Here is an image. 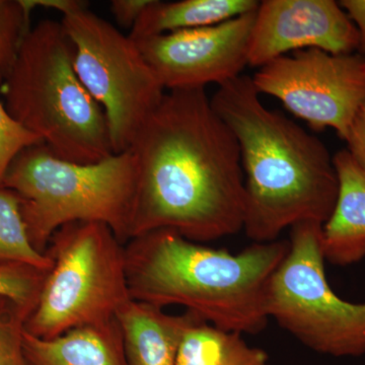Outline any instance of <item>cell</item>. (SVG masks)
Here are the masks:
<instances>
[{
  "label": "cell",
  "instance_id": "6da1fadb",
  "mask_svg": "<svg viewBox=\"0 0 365 365\" xmlns=\"http://www.w3.org/2000/svg\"><path fill=\"white\" fill-rule=\"evenodd\" d=\"M130 150L137 165L131 239L170 230L202 244L242 230L239 144L205 88L167 91Z\"/></svg>",
  "mask_w": 365,
  "mask_h": 365
},
{
  "label": "cell",
  "instance_id": "7a4b0ae2",
  "mask_svg": "<svg viewBox=\"0 0 365 365\" xmlns=\"http://www.w3.org/2000/svg\"><path fill=\"white\" fill-rule=\"evenodd\" d=\"M210 100L239 144L246 174L242 230L248 237L270 242L299 223L325 225L339 192L325 144L266 107L250 76L220 86Z\"/></svg>",
  "mask_w": 365,
  "mask_h": 365
},
{
  "label": "cell",
  "instance_id": "3957f363",
  "mask_svg": "<svg viewBox=\"0 0 365 365\" xmlns=\"http://www.w3.org/2000/svg\"><path fill=\"white\" fill-rule=\"evenodd\" d=\"M289 241L254 242L237 254L158 230L125 244L131 299L180 306L211 325L240 334L267 326L269 281Z\"/></svg>",
  "mask_w": 365,
  "mask_h": 365
},
{
  "label": "cell",
  "instance_id": "277c9868",
  "mask_svg": "<svg viewBox=\"0 0 365 365\" xmlns=\"http://www.w3.org/2000/svg\"><path fill=\"white\" fill-rule=\"evenodd\" d=\"M73 43L61 21L29 29L1 90L14 120L53 155L95 163L115 155L104 110L74 68Z\"/></svg>",
  "mask_w": 365,
  "mask_h": 365
},
{
  "label": "cell",
  "instance_id": "5b68a950",
  "mask_svg": "<svg viewBox=\"0 0 365 365\" xmlns=\"http://www.w3.org/2000/svg\"><path fill=\"white\" fill-rule=\"evenodd\" d=\"M0 187L18 196L29 237L40 253L46 254L59 228L73 222L103 223L124 245L130 241L137 187L131 150L78 163L36 144L14 158Z\"/></svg>",
  "mask_w": 365,
  "mask_h": 365
},
{
  "label": "cell",
  "instance_id": "8992f818",
  "mask_svg": "<svg viewBox=\"0 0 365 365\" xmlns=\"http://www.w3.org/2000/svg\"><path fill=\"white\" fill-rule=\"evenodd\" d=\"M46 254L53 265L25 326L36 337L52 339L81 327L108 323L132 299L125 245L107 225H64Z\"/></svg>",
  "mask_w": 365,
  "mask_h": 365
},
{
  "label": "cell",
  "instance_id": "52a82bcc",
  "mask_svg": "<svg viewBox=\"0 0 365 365\" xmlns=\"http://www.w3.org/2000/svg\"><path fill=\"white\" fill-rule=\"evenodd\" d=\"M289 250L269 281L267 314L309 349L335 357L365 354V302L335 294L326 277L323 225L290 228Z\"/></svg>",
  "mask_w": 365,
  "mask_h": 365
},
{
  "label": "cell",
  "instance_id": "ba28073f",
  "mask_svg": "<svg viewBox=\"0 0 365 365\" xmlns=\"http://www.w3.org/2000/svg\"><path fill=\"white\" fill-rule=\"evenodd\" d=\"M61 23L76 49V73L107 116L114 153L130 150L165 88L135 41L88 4L63 14Z\"/></svg>",
  "mask_w": 365,
  "mask_h": 365
},
{
  "label": "cell",
  "instance_id": "9c48e42d",
  "mask_svg": "<svg viewBox=\"0 0 365 365\" xmlns=\"http://www.w3.org/2000/svg\"><path fill=\"white\" fill-rule=\"evenodd\" d=\"M252 81L314 130L332 128L345 139L365 104V55L299 50L261 66Z\"/></svg>",
  "mask_w": 365,
  "mask_h": 365
},
{
  "label": "cell",
  "instance_id": "30bf717a",
  "mask_svg": "<svg viewBox=\"0 0 365 365\" xmlns=\"http://www.w3.org/2000/svg\"><path fill=\"white\" fill-rule=\"evenodd\" d=\"M256 11L215 26L134 41L165 91L220 86L242 76L249 64Z\"/></svg>",
  "mask_w": 365,
  "mask_h": 365
},
{
  "label": "cell",
  "instance_id": "8fae6325",
  "mask_svg": "<svg viewBox=\"0 0 365 365\" xmlns=\"http://www.w3.org/2000/svg\"><path fill=\"white\" fill-rule=\"evenodd\" d=\"M324 50L351 54L359 50L356 26L334 0H264L252 30L249 64L261 67L290 51Z\"/></svg>",
  "mask_w": 365,
  "mask_h": 365
},
{
  "label": "cell",
  "instance_id": "7c38bea8",
  "mask_svg": "<svg viewBox=\"0 0 365 365\" xmlns=\"http://www.w3.org/2000/svg\"><path fill=\"white\" fill-rule=\"evenodd\" d=\"M333 160L339 192L323 225L322 244L326 261L348 266L365 258V173L347 150L338 151Z\"/></svg>",
  "mask_w": 365,
  "mask_h": 365
},
{
  "label": "cell",
  "instance_id": "4fadbf2b",
  "mask_svg": "<svg viewBox=\"0 0 365 365\" xmlns=\"http://www.w3.org/2000/svg\"><path fill=\"white\" fill-rule=\"evenodd\" d=\"M196 314H170L131 299L117 314L129 365H176L182 335Z\"/></svg>",
  "mask_w": 365,
  "mask_h": 365
},
{
  "label": "cell",
  "instance_id": "5bb4252c",
  "mask_svg": "<svg viewBox=\"0 0 365 365\" xmlns=\"http://www.w3.org/2000/svg\"><path fill=\"white\" fill-rule=\"evenodd\" d=\"M28 365H129L117 319L81 327L52 339L24 333Z\"/></svg>",
  "mask_w": 365,
  "mask_h": 365
},
{
  "label": "cell",
  "instance_id": "9a60e30c",
  "mask_svg": "<svg viewBox=\"0 0 365 365\" xmlns=\"http://www.w3.org/2000/svg\"><path fill=\"white\" fill-rule=\"evenodd\" d=\"M259 4L257 0H151L129 36L131 39L140 40L162 34L215 26L256 11Z\"/></svg>",
  "mask_w": 365,
  "mask_h": 365
},
{
  "label": "cell",
  "instance_id": "2e32d148",
  "mask_svg": "<svg viewBox=\"0 0 365 365\" xmlns=\"http://www.w3.org/2000/svg\"><path fill=\"white\" fill-rule=\"evenodd\" d=\"M242 335L197 317L182 335L176 365H270L267 353Z\"/></svg>",
  "mask_w": 365,
  "mask_h": 365
},
{
  "label": "cell",
  "instance_id": "e0dca14e",
  "mask_svg": "<svg viewBox=\"0 0 365 365\" xmlns=\"http://www.w3.org/2000/svg\"><path fill=\"white\" fill-rule=\"evenodd\" d=\"M23 264L50 270L52 259L35 249L28 230L18 196L0 187V264Z\"/></svg>",
  "mask_w": 365,
  "mask_h": 365
},
{
  "label": "cell",
  "instance_id": "ac0fdd59",
  "mask_svg": "<svg viewBox=\"0 0 365 365\" xmlns=\"http://www.w3.org/2000/svg\"><path fill=\"white\" fill-rule=\"evenodd\" d=\"M48 272L23 264H0V299L9 300L30 316Z\"/></svg>",
  "mask_w": 365,
  "mask_h": 365
},
{
  "label": "cell",
  "instance_id": "d6986e66",
  "mask_svg": "<svg viewBox=\"0 0 365 365\" xmlns=\"http://www.w3.org/2000/svg\"><path fill=\"white\" fill-rule=\"evenodd\" d=\"M29 16L23 0H0V88L29 31Z\"/></svg>",
  "mask_w": 365,
  "mask_h": 365
},
{
  "label": "cell",
  "instance_id": "ffe728a7",
  "mask_svg": "<svg viewBox=\"0 0 365 365\" xmlns=\"http://www.w3.org/2000/svg\"><path fill=\"white\" fill-rule=\"evenodd\" d=\"M28 318L11 302L0 299V365H28L24 350Z\"/></svg>",
  "mask_w": 365,
  "mask_h": 365
},
{
  "label": "cell",
  "instance_id": "44dd1931",
  "mask_svg": "<svg viewBox=\"0 0 365 365\" xmlns=\"http://www.w3.org/2000/svg\"><path fill=\"white\" fill-rule=\"evenodd\" d=\"M40 143H43L39 137L21 126L0 102V186L14 158L26 148Z\"/></svg>",
  "mask_w": 365,
  "mask_h": 365
},
{
  "label": "cell",
  "instance_id": "7402d4cb",
  "mask_svg": "<svg viewBox=\"0 0 365 365\" xmlns=\"http://www.w3.org/2000/svg\"><path fill=\"white\" fill-rule=\"evenodd\" d=\"M344 140L348 153L365 173V104L353 120Z\"/></svg>",
  "mask_w": 365,
  "mask_h": 365
},
{
  "label": "cell",
  "instance_id": "603a6c76",
  "mask_svg": "<svg viewBox=\"0 0 365 365\" xmlns=\"http://www.w3.org/2000/svg\"><path fill=\"white\" fill-rule=\"evenodd\" d=\"M151 0H113L111 11L120 26L133 28Z\"/></svg>",
  "mask_w": 365,
  "mask_h": 365
},
{
  "label": "cell",
  "instance_id": "cb8c5ba5",
  "mask_svg": "<svg viewBox=\"0 0 365 365\" xmlns=\"http://www.w3.org/2000/svg\"><path fill=\"white\" fill-rule=\"evenodd\" d=\"M339 4L356 26L359 36V53L365 54V0H342Z\"/></svg>",
  "mask_w": 365,
  "mask_h": 365
}]
</instances>
